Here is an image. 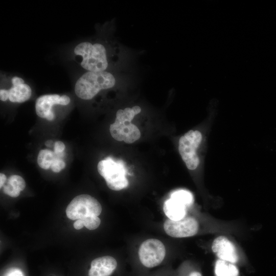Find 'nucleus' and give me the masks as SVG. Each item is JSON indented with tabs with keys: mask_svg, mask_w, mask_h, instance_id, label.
I'll use <instances>...</instances> for the list:
<instances>
[{
	"mask_svg": "<svg viewBox=\"0 0 276 276\" xmlns=\"http://www.w3.org/2000/svg\"><path fill=\"white\" fill-rule=\"evenodd\" d=\"M73 54L75 61L86 72L110 71L122 57L118 44L102 40L80 42Z\"/></svg>",
	"mask_w": 276,
	"mask_h": 276,
	"instance_id": "obj_1",
	"label": "nucleus"
},
{
	"mask_svg": "<svg viewBox=\"0 0 276 276\" xmlns=\"http://www.w3.org/2000/svg\"><path fill=\"white\" fill-rule=\"evenodd\" d=\"M119 80V76L110 71L86 72L76 81L75 93L81 99L90 100L102 91L114 87Z\"/></svg>",
	"mask_w": 276,
	"mask_h": 276,
	"instance_id": "obj_2",
	"label": "nucleus"
},
{
	"mask_svg": "<svg viewBox=\"0 0 276 276\" xmlns=\"http://www.w3.org/2000/svg\"><path fill=\"white\" fill-rule=\"evenodd\" d=\"M138 105L119 109L114 122L111 124L109 131L112 137L118 141L131 144L141 137L139 128L131 123L134 117L141 112Z\"/></svg>",
	"mask_w": 276,
	"mask_h": 276,
	"instance_id": "obj_3",
	"label": "nucleus"
},
{
	"mask_svg": "<svg viewBox=\"0 0 276 276\" xmlns=\"http://www.w3.org/2000/svg\"><path fill=\"white\" fill-rule=\"evenodd\" d=\"M97 169L110 189L119 191L128 186L125 168L121 160L115 161L111 157H107L99 162Z\"/></svg>",
	"mask_w": 276,
	"mask_h": 276,
	"instance_id": "obj_4",
	"label": "nucleus"
},
{
	"mask_svg": "<svg viewBox=\"0 0 276 276\" xmlns=\"http://www.w3.org/2000/svg\"><path fill=\"white\" fill-rule=\"evenodd\" d=\"M101 212L102 206L99 202L87 194H81L75 197L66 209L67 218L73 220L89 216H98Z\"/></svg>",
	"mask_w": 276,
	"mask_h": 276,
	"instance_id": "obj_5",
	"label": "nucleus"
},
{
	"mask_svg": "<svg viewBox=\"0 0 276 276\" xmlns=\"http://www.w3.org/2000/svg\"><path fill=\"white\" fill-rule=\"evenodd\" d=\"M201 140L200 132L192 130L185 133L179 140V152L187 167L190 170H195L199 164L196 150Z\"/></svg>",
	"mask_w": 276,
	"mask_h": 276,
	"instance_id": "obj_6",
	"label": "nucleus"
},
{
	"mask_svg": "<svg viewBox=\"0 0 276 276\" xmlns=\"http://www.w3.org/2000/svg\"><path fill=\"white\" fill-rule=\"evenodd\" d=\"M141 264L147 268H152L159 265L166 256V248L159 240L149 239L141 245L138 252Z\"/></svg>",
	"mask_w": 276,
	"mask_h": 276,
	"instance_id": "obj_7",
	"label": "nucleus"
},
{
	"mask_svg": "<svg viewBox=\"0 0 276 276\" xmlns=\"http://www.w3.org/2000/svg\"><path fill=\"white\" fill-rule=\"evenodd\" d=\"M197 221L191 217H185L178 220H166L164 229L166 233L174 238H185L194 236L198 232Z\"/></svg>",
	"mask_w": 276,
	"mask_h": 276,
	"instance_id": "obj_8",
	"label": "nucleus"
},
{
	"mask_svg": "<svg viewBox=\"0 0 276 276\" xmlns=\"http://www.w3.org/2000/svg\"><path fill=\"white\" fill-rule=\"evenodd\" d=\"M71 101L66 95H44L38 97L35 102V111L38 117L52 121L55 118L53 107L56 105H67Z\"/></svg>",
	"mask_w": 276,
	"mask_h": 276,
	"instance_id": "obj_9",
	"label": "nucleus"
},
{
	"mask_svg": "<svg viewBox=\"0 0 276 276\" xmlns=\"http://www.w3.org/2000/svg\"><path fill=\"white\" fill-rule=\"evenodd\" d=\"M12 86L8 89L0 90V99L2 101L9 100L13 103H23L28 101L32 95L30 86L25 83L24 79L18 76L11 79Z\"/></svg>",
	"mask_w": 276,
	"mask_h": 276,
	"instance_id": "obj_10",
	"label": "nucleus"
},
{
	"mask_svg": "<svg viewBox=\"0 0 276 276\" xmlns=\"http://www.w3.org/2000/svg\"><path fill=\"white\" fill-rule=\"evenodd\" d=\"M212 249L219 259L234 264L239 262V258L235 245L225 236L216 238L212 243Z\"/></svg>",
	"mask_w": 276,
	"mask_h": 276,
	"instance_id": "obj_11",
	"label": "nucleus"
},
{
	"mask_svg": "<svg viewBox=\"0 0 276 276\" xmlns=\"http://www.w3.org/2000/svg\"><path fill=\"white\" fill-rule=\"evenodd\" d=\"M117 267V261L113 257L109 256L99 257L91 261L88 275L111 276Z\"/></svg>",
	"mask_w": 276,
	"mask_h": 276,
	"instance_id": "obj_12",
	"label": "nucleus"
},
{
	"mask_svg": "<svg viewBox=\"0 0 276 276\" xmlns=\"http://www.w3.org/2000/svg\"><path fill=\"white\" fill-rule=\"evenodd\" d=\"M187 207L181 203L169 198L165 201L163 210L168 219L178 220L186 217Z\"/></svg>",
	"mask_w": 276,
	"mask_h": 276,
	"instance_id": "obj_13",
	"label": "nucleus"
},
{
	"mask_svg": "<svg viewBox=\"0 0 276 276\" xmlns=\"http://www.w3.org/2000/svg\"><path fill=\"white\" fill-rule=\"evenodd\" d=\"M215 276H240V272L236 264L218 259L214 265Z\"/></svg>",
	"mask_w": 276,
	"mask_h": 276,
	"instance_id": "obj_14",
	"label": "nucleus"
},
{
	"mask_svg": "<svg viewBox=\"0 0 276 276\" xmlns=\"http://www.w3.org/2000/svg\"><path fill=\"white\" fill-rule=\"evenodd\" d=\"M57 158L58 157L54 151L48 149H42L38 153L37 163L40 168L43 169H48L51 167L53 160Z\"/></svg>",
	"mask_w": 276,
	"mask_h": 276,
	"instance_id": "obj_15",
	"label": "nucleus"
},
{
	"mask_svg": "<svg viewBox=\"0 0 276 276\" xmlns=\"http://www.w3.org/2000/svg\"><path fill=\"white\" fill-rule=\"evenodd\" d=\"M170 198L181 203L187 208L191 205L193 202L192 194L185 190L174 191L171 194Z\"/></svg>",
	"mask_w": 276,
	"mask_h": 276,
	"instance_id": "obj_16",
	"label": "nucleus"
},
{
	"mask_svg": "<svg viewBox=\"0 0 276 276\" xmlns=\"http://www.w3.org/2000/svg\"><path fill=\"white\" fill-rule=\"evenodd\" d=\"M6 183L11 186L15 190L20 192L26 187L25 180L21 176L17 175H12L7 180Z\"/></svg>",
	"mask_w": 276,
	"mask_h": 276,
	"instance_id": "obj_17",
	"label": "nucleus"
},
{
	"mask_svg": "<svg viewBox=\"0 0 276 276\" xmlns=\"http://www.w3.org/2000/svg\"><path fill=\"white\" fill-rule=\"evenodd\" d=\"M82 219L84 226L89 230H94L99 227L101 220L98 216H89Z\"/></svg>",
	"mask_w": 276,
	"mask_h": 276,
	"instance_id": "obj_18",
	"label": "nucleus"
},
{
	"mask_svg": "<svg viewBox=\"0 0 276 276\" xmlns=\"http://www.w3.org/2000/svg\"><path fill=\"white\" fill-rule=\"evenodd\" d=\"M65 167V163L62 158H55L51 166L52 170L54 172H59Z\"/></svg>",
	"mask_w": 276,
	"mask_h": 276,
	"instance_id": "obj_19",
	"label": "nucleus"
},
{
	"mask_svg": "<svg viewBox=\"0 0 276 276\" xmlns=\"http://www.w3.org/2000/svg\"><path fill=\"white\" fill-rule=\"evenodd\" d=\"M3 192L5 194L12 197H17L19 195V191L14 189L11 186L6 183L3 186Z\"/></svg>",
	"mask_w": 276,
	"mask_h": 276,
	"instance_id": "obj_20",
	"label": "nucleus"
},
{
	"mask_svg": "<svg viewBox=\"0 0 276 276\" xmlns=\"http://www.w3.org/2000/svg\"><path fill=\"white\" fill-rule=\"evenodd\" d=\"M65 145L61 141H56L54 144V152L55 153H60L63 152L65 149Z\"/></svg>",
	"mask_w": 276,
	"mask_h": 276,
	"instance_id": "obj_21",
	"label": "nucleus"
},
{
	"mask_svg": "<svg viewBox=\"0 0 276 276\" xmlns=\"http://www.w3.org/2000/svg\"><path fill=\"white\" fill-rule=\"evenodd\" d=\"M5 276H24L22 272L18 269H10Z\"/></svg>",
	"mask_w": 276,
	"mask_h": 276,
	"instance_id": "obj_22",
	"label": "nucleus"
},
{
	"mask_svg": "<svg viewBox=\"0 0 276 276\" xmlns=\"http://www.w3.org/2000/svg\"><path fill=\"white\" fill-rule=\"evenodd\" d=\"M184 276H202V274L200 271L196 269H193L186 273V274Z\"/></svg>",
	"mask_w": 276,
	"mask_h": 276,
	"instance_id": "obj_23",
	"label": "nucleus"
},
{
	"mask_svg": "<svg viewBox=\"0 0 276 276\" xmlns=\"http://www.w3.org/2000/svg\"><path fill=\"white\" fill-rule=\"evenodd\" d=\"M84 226L82 219L76 220L74 223V227L76 229H81Z\"/></svg>",
	"mask_w": 276,
	"mask_h": 276,
	"instance_id": "obj_24",
	"label": "nucleus"
},
{
	"mask_svg": "<svg viewBox=\"0 0 276 276\" xmlns=\"http://www.w3.org/2000/svg\"><path fill=\"white\" fill-rule=\"evenodd\" d=\"M7 177L6 175L2 173H0V188H2L5 185L7 181Z\"/></svg>",
	"mask_w": 276,
	"mask_h": 276,
	"instance_id": "obj_25",
	"label": "nucleus"
},
{
	"mask_svg": "<svg viewBox=\"0 0 276 276\" xmlns=\"http://www.w3.org/2000/svg\"><path fill=\"white\" fill-rule=\"evenodd\" d=\"M53 143V141H51V140H48L45 143V145L47 146H51L52 144Z\"/></svg>",
	"mask_w": 276,
	"mask_h": 276,
	"instance_id": "obj_26",
	"label": "nucleus"
}]
</instances>
